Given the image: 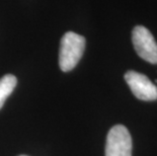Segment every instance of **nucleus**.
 I'll return each mask as SVG.
<instances>
[{
    "label": "nucleus",
    "mask_w": 157,
    "mask_h": 156,
    "mask_svg": "<svg viewBox=\"0 0 157 156\" xmlns=\"http://www.w3.org/2000/svg\"><path fill=\"white\" fill-rule=\"evenodd\" d=\"M85 38L76 32H68L62 36L59 51V66L63 72L76 67L85 49Z\"/></svg>",
    "instance_id": "nucleus-1"
},
{
    "label": "nucleus",
    "mask_w": 157,
    "mask_h": 156,
    "mask_svg": "<svg viewBox=\"0 0 157 156\" xmlns=\"http://www.w3.org/2000/svg\"><path fill=\"white\" fill-rule=\"evenodd\" d=\"M105 156H132V137L123 125L109 130L105 143Z\"/></svg>",
    "instance_id": "nucleus-2"
},
{
    "label": "nucleus",
    "mask_w": 157,
    "mask_h": 156,
    "mask_svg": "<svg viewBox=\"0 0 157 156\" xmlns=\"http://www.w3.org/2000/svg\"><path fill=\"white\" fill-rule=\"evenodd\" d=\"M132 41L139 57L151 64H157V43L148 29L143 25L135 26Z\"/></svg>",
    "instance_id": "nucleus-3"
},
{
    "label": "nucleus",
    "mask_w": 157,
    "mask_h": 156,
    "mask_svg": "<svg viewBox=\"0 0 157 156\" xmlns=\"http://www.w3.org/2000/svg\"><path fill=\"white\" fill-rule=\"evenodd\" d=\"M125 80L137 98L145 101L157 99V86L146 75L130 70L126 72Z\"/></svg>",
    "instance_id": "nucleus-4"
},
{
    "label": "nucleus",
    "mask_w": 157,
    "mask_h": 156,
    "mask_svg": "<svg viewBox=\"0 0 157 156\" xmlns=\"http://www.w3.org/2000/svg\"><path fill=\"white\" fill-rule=\"evenodd\" d=\"M16 84L17 79L12 74H6L0 79V109L2 108L8 96L14 90Z\"/></svg>",
    "instance_id": "nucleus-5"
},
{
    "label": "nucleus",
    "mask_w": 157,
    "mask_h": 156,
    "mask_svg": "<svg viewBox=\"0 0 157 156\" xmlns=\"http://www.w3.org/2000/svg\"><path fill=\"white\" fill-rule=\"evenodd\" d=\"M19 156H26V155H19Z\"/></svg>",
    "instance_id": "nucleus-6"
}]
</instances>
